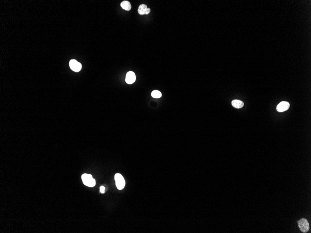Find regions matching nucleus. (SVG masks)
Returning <instances> with one entry per match:
<instances>
[{"mask_svg":"<svg viewBox=\"0 0 311 233\" xmlns=\"http://www.w3.org/2000/svg\"><path fill=\"white\" fill-rule=\"evenodd\" d=\"M105 187L104 186H101L100 188V190L101 193H104L105 192Z\"/></svg>","mask_w":311,"mask_h":233,"instance_id":"11","label":"nucleus"},{"mask_svg":"<svg viewBox=\"0 0 311 233\" xmlns=\"http://www.w3.org/2000/svg\"><path fill=\"white\" fill-rule=\"evenodd\" d=\"M116 185L119 190H122L126 185V181L121 174L117 173L115 175Z\"/></svg>","mask_w":311,"mask_h":233,"instance_id":"2","label":"nucleus"},{"mask_svg":"<svg viewBox=\"0 0 311 233\" xmlns=\"http://www.w3.org/2000/svg\"><path fill=\"white\" fill-rule=\"evenodd\" d=\"M231 104L233 107L236 108H240L244 106V104L243 101L238 100H234L231 102Z\"/></svg>","mask_w":311,"mask_h":233,"instance_id":"8","label":"nucleus"},{"mask_svg":"<svg viewBox=\"0 0 311 233\" xmlns=\"http://www.w3.org/2000/svg\"><path fill=\"white\" fill-rule=\"evenodd\" d=\"M290 107V104L286 101H282L279 104L277 107V111L279 112H283L287 111Z\"/></svg>","mask_w":311,"mask_h":233,"instance_id":"6","label":"nucleus"},{"mask_svg":"<svg viewBox=\"0 0 311 233\" xmlns=\"http://www.w3.org/2000/svg\"><path fill=\"white\" fill-rule=\"evenodd\" d=\"M150 12V8H148L146 5H140L138 7V13L140 15H148L149 14Z\"/></svg>","mask_w":311,"mask_h":233,"instance_id":"7","label":"nucleus"},{"mask_svg":"<svg viewBox=\"0 0 311 233\" xmlns=\"http://www.w3.org/2000/svg\"><path fill=\"white\" fill-rule=\"evenodd\" d=\"M298 225L300 230L303 233H307L309 231V223L306 219L302 218L299 220Z\"/></svg>","mask_w":311,"mask_h":233,"instance_id":"3","label":"nucleus"},{"mask_svg":"<svg viewBox=\"0 0 311 233\" xmlns=\"http://www.w3.org/2000/svg\"><path fill=\"white\" fill-rule=\"evenodd\" d=\"M83 182L85 185L89 187H93L96 185V181L91 175L84 174L82 175Z\"/></svg>","mask_w":311,"mask_h":233,"instance_id":"1","label":"nucleus"},{"mask_svg":"<svg viewBox=\"0 0 311 233\" xmlns=\"http://www.w3.org/2000/svg\"><path fill=\"white\" fill-rule=\"evenodd\" d=\"M70 67L72 70L75 72L80 71L82 68V65L75 60H71L70 61Z\"/></svg>","mask_w":311,"mask_h":233,"instance_id":"4","label":"nucleus"},{"mask_svg":"<svg viewBox=\"0 0 311 233\" xmlns=\"http://www.w3.org/2000/svg\"><path fill=\"white\" fill-rule=\"evenodd\" d=\"M121 6L122 8L127 11H129L131 8V4L127 1H122L121 3Z\"/></svg>","mask_w":311,"mask_h":233,"instance_id":"9","label":"nucleus"},{"mask_svg":"<svg viewBox=\"0 0 311 233\" xmlns=\"http://www.w3.org/2000/svg\"><path fill=\"white\" fill-rule=\"evenodd\" d=\"M152 96L154 98H159L162 96V94L159 91L154 90L152 92Z\"/></svg>","mask_w":311,"mask_h":233,"instance_id":"10","label":"nucleus"},{"mask_svg":"<svg viewBox=\"0 0 311 233\" xmlns=\"http://www.w3.org/2000/svg\"><path fill=\"white\" fill-rule=\"evenodd\" d=\"M136 80V76L133 72L129 71L126 75V81L129 84L133 83Z\"/></svg>","mask_w":311,"mask_h":233,"instance_id":"5","label":"nucleus"}]
</instances>
